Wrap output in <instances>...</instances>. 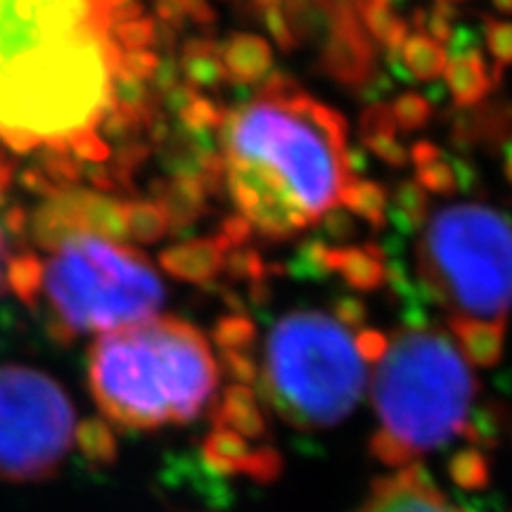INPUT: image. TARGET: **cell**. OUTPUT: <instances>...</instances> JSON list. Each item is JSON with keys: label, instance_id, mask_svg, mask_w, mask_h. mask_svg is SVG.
Segmentation results:
<instances>
[{"label": "cell", "instance_id": "obj_1", "mask_svg": "<svg viewBox=\"0 0 512 512\" xmlns=\"http://www.w3.org/2000/svg\"><path fill=\"white\" fill-rule=\"evenodd\" d=\"M110 31L105 0H0V136L95 131L124 55Z\"/></svg>", "mask_w": 512, "mask_h": 512}, {"label": "cell", "instance_id": "obj_2", "mask_svg": "<svg viewBox=\"0 0 512 512\" xmlns=\"http://www.w3.org/2000/svg\"><path fill=\"white\" fill-rule=\"evenodd\" d=\"M347 119L304 91L259 98L226 112L221 147L226 188L266 240L283 242L339 204L354 178Z\"/></svg>", "mask_w": 512, "mask_h": 512}, {"label": "cell", "instance_id": "obj_3", "mask_svg": "<svg viewBox=\"0 0 512 512\" xmlns=\"http://www.w3.org/2000/svg\"><path fill=\"white\" fill-rule=\"evenodd\" d=\"M373 456L392 470L477 434L479 382L444 330L418 323L389 337L373 370Z\"/></svg>", "mask_w": 512, "mask_h": 512}, {"label": "cell", "instance_id": "obj_4", "mask_svg": "<svg viewBox=\"0 0 512 512\" xmlns=\"http://www.w3.org/2000/svg\"><path fill=\"white\" fill-rule=\"evenodd\" d=\"M88 387L107 422L152 432L188 425L214 399L219 363L207 335L174 316L105 332L88 349Z\"/></svg>", "mask_w": 512, "mask_h": 512}, {"label": "cell", "instance_id": "obj_5", "mask_svg": "<svg viewBox=\"0 0 512 512\" xmlns=\"http://www.w3.org/2000/svg\"><path fill=\"white\" fill-rule=\"evenodd\" d=\"M358 332L318 309H294L273 325L256 387L278 418L323 432L356 411L370 366Z\"/></svg>", "mask_w": 512, "mask_h": 512}, {"label": "cell", "instance_id": "obj_6", "mask_svg": "<svg viewBox=\"0 0 512 512\" xmlns=\"http://www.w3.org/2000/svg\"><path fill=\"white\" fill-rule=\"evenodd\" d=\"M420 287L446 313L448 330L508 328L512 313V219L482 202L427 216L418 240Z\"/></svg>", "mask_w": 512, "mask_h": 512}, {"label": "cell", "instance_id": "obj_7", "mask_svg": "<svg viewBox=\"0 0 512 512\" xmlns=\"http://www.w3.org/2000/svg\"><path fill=\"white\" fill-rule=\"evenodd\" d=\"M48 332L72 344L83 332H112L155 318L164 283L152 261L121 242L79 235L57 249L46 268Z\"/></svg>", "mask_w": 512, "mask_h": 512}, {"label": "cell", "instance_id": "obj_8", "mask_svg": "<svg viewBox=\"0 0 512 512\" xmlns=\"http://www.w3.org/2000/svg\"><path fill=\"white\" fill-rule=\"evenodd\" d=\"M72 399L53 377L27 366L0 368V482L53 477L76 437Z\"/></svg>", "mask_w": 512, "mask_h": 512}, {"label": "cell", "instance_id": "obj_9", "mask_svg": "<svg viewBox=\"0 0 512 512\" xmlns=\"http://www.w3.org/2000/svg\"><path fill=\"white\" fill-rule=\"evenodd\" d=\"M328 17V34L323 38V72L358 91L377 83V53L373 38L368 36L358 17L356 0H313Z\"/></svg>", "mask_w": 512, "mask_h": 512}, {"label": "cell", "instance_id": "obj_10", "mask_svg": "<svg viewBox=\"0 0 512 512\" xmlns=\"http://www.w3.org/2000/svg\"><path fill=\"white\" fill-rule=\"evenodd\" d=\"M356 512H463L422 467H406L377 479Z\"/></svg>", "mask_w": 512, "mask_h": 512}, {"label": "cell", "instance_id": "obj_11", "mask_svg": "<svg viewBox=\"0 0 512 512\" xmlns=\"http://www.w3.org/2000/svg\"><path fill=\"white\" fill-rule=\"evenodd\" d=\"M444 81L448 91H451L453 102L458 107L470 110V107L482 105L491 91L503 81V67L501 64L489 67L475 46L453 50V55L448 57Z\"/></svg>", "mask_w": 512, "mask_h": 512}, {"label": "cell", "instance_id": "obj_12", "mask_svg": "<svg viewBox=\"0 0 512 512\" xmlns=\"http://www.w3.org/2000/svg\"><path fill=\"white\" fill-rule=\"evenodd\" d=\"M64 192H67V202L79 235H98V238L126 245L128 226L124 202L102 195V192L79 188V185Z\"/></svg>", "mask_w": 512, "mask_h": 512}, {"label": "cell", "instance_id": "obj_13", "mask_svg": "<svg viewBox=\"0 0 512 512\" xmlns=\"http://www.w3.org/2000/svg\"><path fill=\"white\" fill-rule=\"evenodd\" d=\"M223 261H226V252L214 238H192L159 254V264L166 273L183 283L200 287L216 285V278L223 271Z\"/></svg>", "mask_w": 512, "mask_h": 512}, {"label": "cell", "instance_id": "obj_14", "mask_svg": "<svg viewBox=\"0 0 512 512\" xmlns=\"http://www.w3.org/2000/svg\"><path fill=\"white\" fill-rule=\"evenodd\" d=\"M152 197L169 219L171 235H183L209 211V192L192 178H155Z\"/></svg>", "mask_w": 512, "mask_h": 512}, {"label": "cell", "instance_id": "obj_15", "mask_svg": "<svg viewBox=\"0 0 512 512\" xmlns=\"http://www.w3.org/2000/svg\"><path fill=\"white\" fill-rule=\"evenodd\" d=\"M221 60L228 81L240 86H256L273 72L271 43L247 31H235L221 43Z\"/></svg>", "mask_w": 512, "mask_h": 512}, {"label": "cell", "instance_id": "obj_16", "mask_svg": "<svg viewBox=\"0 0 512 512\" xmlns=\"http://www.w3.org/2000/svg\"><path fill=\"white\" fill-rule=\"evenodd\" d=\"M332 273L342 275L351 290L375 292L387 283V259L384 249L375 242L356 247H332L330 249Z\"/></svg>", "mask_w": 512, "mask_h": 512}, {"label": "cell", "instance_id": "obj_17", "mask_svg": "<svg viewBox=\"0 0 512 512\" xmlns=\"http://www.w3.org/2000/svg\"><path fill=\"white\" fill-rule=\"evenodd\" d=\"M181 76L197 91H216L228 83L226 67L221 60V43L209 36H190L181 46Z\"/></svg>", "mask_w": 512, "mask_h": 512}, {"label": "cell", "instance_id": "obj_18", "mask_svg": "<svg viewBox=\"0 0 512 512\" xmlns=\"http://www.w3.org/2000/svg\"><path fill=\"white\" fill-rule=\"evenodd\" d=\"M446 64V46H441L432 36H427L425 31H415L401 46L399 72L408 74V79L425 83L444 79Z\"/></svg>", "mask_w": 512, "mask_h": 512}, {"label": "cell", "instance_id": "obj_19", "mask_svg": "<svg viewBox=\"0 0 512 512\" xmlns=\"http://www.w3.org/2000/svg\"><path fill=\"white\" fill-rule=\"evenodd\" d=\"M356 10L368 36L375 43H380L389 60H396L401 53V46L411 36L408 34L411 27H408L406 19H401L389 5L380 3V0H356Z\"/></svg>", "mask_w": 512, "mask_h": 512}, {"label": "cell", "instance_id": "obj_20", "mask_svg": "<svg viewBox=\"0 0 512 512\" xmlns=\"http://www.w3.org/2000/svg\"><path fill=\"white\" fill-rule=\"evenodd\" d=\"M339 204L349 211L351 216H358L366 221L373 230H382L387 226V211H389V192L380 183L366 181V178H351L344 185Z\"/></svg>", "mask_w": 512, "mask_h": 512}, {"label": "cell", "instance_id": "obj_21", "mask_svg": "<svg viewBox=\"0 0 512 512\" xmlns=\"http://www.w3.org/2000/svg\"><path fill=\"white\" fill-rule=\"evenodd\" d=\"M430 216V195L420 188L418 181H401L389 195L387 221H392L401 233H415L425 226Z\"/></svg>", "mask_w": 512, "mask_h": 512}, {"label": "cell", "instance_id": "obj_22", "mask_svg": "<svg viewBox=\"0 0 512 512\" xmlns=\"http://www.w3.org/2000/svg\"><path fill=\"white\" fill-rule=\"evenodd\" d=\"M128 238L136 240L138 245H155L171 233L169 219L164 209L155 200H133L124 202Z\"/></svg>", "mask_w": 512, "mask_h": 512}, {"label": "cell", "instance_id": "obj_23", "mask_svg": "<svg viewBox=\"0 0 512 512\" xmlns=\"http://www.w3.org/2000/svg\"><path fill=\"white\" fill-rule=\"evenodd\" d=\"M43 275H46V268H43V261L34 252H22L8 259L10 290L31 311H36L38 294H41L43 287Z\"/></svg>", "mask_w": 512, "mask_h": 512}, {"label": "cell", "instance_id": "obj_24", "mask_svg": "<svg viewBox=\"0 0 512 512\" xmlns=\"http://www.w3.org/2000/svg\"><path fill=\"white\" fill-rule=\"evenodd\" d=\"M76 446H79L81 456L91 460L93 465H112L119 456L117 434L110 422L100 418L83 420L76 427Z\"/></svg>", "mask_w": 512, "mask_h": 512}, {"label": "cell", "instance_id": "obj_25", "mask_svg": "<svg viewBox=\"0 0 512 512\" xmlns=\"http://www.w3.org/2000/svg\"><path fill=\"white\" fill-rule=\"evenodd\" d=\"M223 271L228 273L230 280L249 283V287H254V285H268V278H271V275L285 273V268L280 264H266L259 249L247 245V247H238L226 252Z\"/></svg>", "mask_w": 512, "mask_h": 512}, {"label": "cell", "instance_id": "obj_26", "mask_svg": "<svg viewBox=\"0 0 512 512\" xmlns=\"http://www.w3.org/2000/svg\"><path fill=\"white\" fill-rule=\"evenodd\" d=\"M36 166L60 190L74 188L83 178V166L67 143H43V150L36 155Z\"/></svg>", "mask_w": 512, "mask_h": 512}, {"label": "cell", "instance_id": "obj_27", "mask_svg": "<svg viewBox=\"0 0 512 512\" xmlns=\"http://www.w3.org/2000/svg\"><path fill=\"white\" fill-rule=\"evenodd\" d=\"M330 245L323 238L304 240L294 249L292 259L285 264V273L297 280H323L332 273L330 268Z\"/></svg>", "mask_w": 512, "mask_h": 512}, {"label": "cell", "instance_id": "obj_28", "mask_svg": "<svg viewBox=\"0 0 512 512\" xmlns=\"http://www.w3.org/2000/svg\"><path fill=\"white\" fill-rule=\"evenodd\" d=\"M216 347L221 351H242V354H252L256 344V328L245 313H230V316L219 318L214 325Z\"/></svg>", "mask_w": 512, "mask_h": 512}, {"label": "cell", "instance_id": "obj_29", "mask_svg": "<svg viewBox=\"0 0 512 512\" xmlns=\"http://www.w3.org/2000/svg\"><path fill=\"white\" fill-rule=\"evenodd\" d=\"M392 112H394V119H396V126H399V131L415 133L430 124L434 107H432V102L425 98V95H420L415 91H406L392 102Z\"/></svg>", "mask_w": 512, "mask_h": 512}, {"label": "cell", "instance_id": "obj_30", "mask_svg": "<svg viewBox=\"0 0 512 512\" xmlns=\"http://www.w3.org/2000/svg\"><path fill=\"white\" fill-rule=\"evenodd\" d=\"M415 181H418V185L427 192V195L448 197L460 190L456 164H453V157L448 155L437 159V162L415 169Z\"/></svg>", "mask_w": 512, "mask_h": 512}, {"label": "cell", "instance_id": "obj_31", "mask_svg": "<svg viewBox=\"0 0 512 512\" xmlns=\"http://www.w3.org/2000/svg\"><path fill=\"white\" fill-rule=\"evenodd\" d=\"M226 112H228L226 107L216 105L214 100L197 95V98L192 100L181 114H178V121H181L188 131H195V133H216V131L221 133L223 121H226Z\"/></svg>", "mask_w": 512, "mask_h": 512}, {"label": "cell", "instance_id": "obj_32", "mask_svg": "<svg viewBox=\"0 0 512 512\" xmlns=\"http://www.w3.org/2000/svg\"><path fill=\"white\" fill-rule=\"evenodd\" d=\"M98 128L102 131V136L114 140L117 145L131 143V140H138L140 133L145 131L143 119L138 114L124 110V107L110 105L107 112L102 114Z\"/></svg>", "mask_w": 512, "mask_h": 512}, {"label": "cell", "instance_id": "obj_33", "mask_svg": "<svg viewBox=\"0 0 512 512\" xmlns=\"http://www.w3.org/2000/svg\"><path fill=\"white\" fill-rule=\"evenodd\" d=\"M110 34L124 53H128V50H145L147 46H155L157 19L140 17L133 19V22L112 24Z\"/></svg>", "mask_w": 512, "mask_h": 512}, {"label": "cell", "instance_id": "obj_34", "mask_svg": "<svg viewBox=\"0 0 512 512\" xmlns=\"http://www.w3.org/2000/svg\"><path fill=\"white\" fill-rule=\"evenodd\" d=\"M484 41L491 57L501 67H512V22L496 17H484Z\"/></svg>", "mask_w": 512, "mask_h": 512}, {"label": "cell", "instance_id": "obj_35", "mask_svg": "<svg viewBox=\"0 0 512 512\" xmlns=\"http://www.w3.org/2000/svg\"><path fill=\"white\" fill-rule=\"evenodd\" d=\"M261 24H264L266 34L273 38L275 43H278L280 50H285V53H290V50L299 48V36L297 31H294L290 17L285 15L283 5H273V8H266L264 12L259 15Z\"/></svg>", "mask_w": 512, "mask_h": 512}, {"label": "cell", "instance_id": "obj_36", "mask_svg": "<svg viewBox=\"0 0 512 512\" xmlns=\"http://www.w3.org/2000/svg\"><path fill=\"white\" fill-rule=\"evenodd\" d=\"M366 150L373 152L375 157H380L384 164L394 166V169H403L411 157H408V150L403 147V143L396 138V133H380V136H366L361 138Z\"/></svg>", "mask_w": 512, "mask_h": 512}, {"label": "cell", "instance_id": "obj_37", "mask_svg": "<svg viewBox=\"0 0 512 512\" xmlns=\"http://www.w3.org/2000/svg\"><path fill=\"white\" fill-rule=\"evenodd\" d=\"M361 138L366 136H380V133H399V126H396L392 102H370V105L361 114Z\"/></svg>", "mask_w": 512, "mask_h": 512}, {"label": "cell", "instance_id": "obj_38", "mask_svg": "<svg viewBox=\"0 0 512 512\" xmlns=\"http://www.w3.org/2000/svg\"><path fill=\"white\" fill-rule=\"evenodd\" d=\"M254 235V226L249 223L242 214H230L221 221L219 233L214 235V240L219 242L223 252H230V249L247 247L249 240Z\"/></svg>", "mask_w": 512, "mask_h": 512}, {"label": "cell", "instance_id": "obj_39", "mask_svg": "<svg viewBox=\"0 0 512 512\" xmlns=\"http://www.w3.org/2000/svg\"><path fill=\"white\" fill-rule=\"evenodd\" d=\"M69 150H72V155L76 159H86V162L91 164L105 162V159L110 157V147L105 145V140H102L95 131H86L74 136L69 140Z\"/></svg>", "mask_w": 512, "mask_h": 512}, {"label": "cell", "instance_id": "obj_40", "mask_svg": "<svg viewBox=\"0 0 512 512\" xmlns=\"http://www.w3.org/2000/svg\"><path fill=\"white\" fill-rule=\"evenodd\" d=\"M159 67V55L152 53V50H128V53L121 55V69L126 74L136 76V79L145 81L152 79Z\"/></svg>", "mask_w": 512, "mask_h": 512}, {"label": "cell", "instance_id": "obj_41", "mask_svg": "<svg viewBox=\"0 0 512 512\" xmlns=\"http://www.w3.org/2000/svg\"><path fill=\"white\" fill-rule=\"evenodd\" d=\"M320 221H323L325 238H330V240H335V242H344V240L354 238V235H356L354 216H351L344 207L342 209H339V207L330 209L328 214H325Z\"/></svg>", "mask_w": 512, "mask_h": 512}, {"label": "cell", "instance_id": "obj_42", "mask_svg": "<svg viewBox=\"0 0 512 512\" xmlns=\"http://www.w3.org/2000/svg\"><path fill=\"white\" fill-rule=\"evenodd\" d=\"M178 76H181V64H178V60L171 53H166L164 57H159V67L155 76H152V93L157 95L159 100L164 98L166 93L171 91V88H176L178 83Z\"/></svg>", "mask_w": 512, "mask_h": 512}, {"label": "cell", "instance_id": "obj_43", "mask_svg": "<svg viewBox=\"0 0 512 512\" xmlns=\"http://www.w3.org/2000/svg\"><path fill=\"white\" fill-rule=\"evenodd\" d=\"M5 228L8 240L17 242V245H27V233H29V214L22 204H10L3 211V219H0Z\"/></svg>", "mask_w": 512, "mask_h": 512}, {"label": "cell", "instance_id": "obj_44", "mask_svg": "<svg viewBox=\"0 0 512 512\" xmlns=\"http://www.w3.org/2000/svg\"><path fill=\"white\" fill-rule=\"evenodd\" d=\"M335 316L342 320L344 325L354 330H363L368 325V309L366 304L361 302L358 297H342L335 302Z\"/></svg>", "mask_w": 512, "mask_h": 512}, {"label": "cell", "instance_id": "obj_45", "mask_svg": "<svg viewBox=\"0 0 512 512\" xmlns=\"http://www.w3.org/2000/svg\"><path fill=\"white\" fill-rule=\"evenodd\" d=\"M155 15H157V22L166 24V27H171L174 31L185 29V24H188L190 19L188 10H185L181 0H157Z\"/></svg>", "mask_w": 512, "mask_h": 512}, {"label": "cell", "instance_id": "obj_46", "mask_svg": "<svg viewBox=\"0 0 512 512\" xmlns=\"http://www.w3.org/2000/svg\"><path fill=\"white\" fill-rule=\"evenodd\" d=\"M19 185H22V188L27 192H34V195L46 197V200H48V197H53L57 190H60L46 174H43L41 169H38L36 164L27 166V169L19 174Z\"/></svg>", "mask_w": 512, "mask_h": 512}, {"label": "cell", "instance_id": "obj_47", "mask_svg": "<svg viewBox=\"0 0 512 512\" xmlns=\"http://www.w3.org/2000/svg\"><path fill=\"white\" fill-rule=\"evenodd\" d=\"M83 178H88V183H91L95 190H102V192H119L117 181H114L112 169H110V166L102 164V162L83 166Z\"/></svg>", "mask_w": 512, "mask_h": 512}, {"label": "cell", "instance_id": "obj_48", "mask_svg": "<svg viewBox=\"0 0 512 512\" xmlns=\"http://www.w3.org/2000/svg\"><path fill=\"white\" fill-rule=\"evenodd\" d=\"M181 3L185 5L188 17L197 24V27L209 29V27H214L216 19H219L216 10L209 5V0H181Z\"/></svg>", "mask_w": 512, "mask_h": 512}, {"label": "cell", "instance_id": "obj_49", "mask_svg": "<svg viewBox=\"0 0 512 512\" xmlns=\"http://www.w3.org/2000/svg\"><path fill=\"white\" fill-rule=\"evenodd\" d=\"M444 155L446 152L441 150V147L434 145L432 140H418V143H413L411 150H408V157H411L415 169L437 162V159H441Z\"/></svg>", "mask_w": 512, "mask_h": 512}, {"label": "cell", "instance_id": "obj_50", "mask_svg": "<svg viewBox=\"0 0 512 512\" xmlns=\"http://www.w3.org/2000/svg\"><path fill=\"white\" fill-rule=\"evenodd\" d=\"M143 5L138 3V0H131V3L121 5V8H114L110 10V19L112 24H124V22H133V19H140L143 17Z\"/></svg>", "mask_w": 512, "mask_h": 512}, {"label": "cell", "instance_id": "obj_51", "mask_svg": "<svg viewBox=\"0 0 512 512\" xmlns=\"http://www.w3.org/2000/svg\"><path fill=\"white\" fill-rule=\"evenodd\" d=\"M12 174H15V166L8 157L0 152V207H3L5 200H8V190L12 185Z\"/></svg>", "mask_w": 512, "mask_h": 512}, {"label": "cell", "instance_id": "obj_52", "mask_svg": "<svg viewBox=\"0 0 512 512\" xmlns=\"http://www.w3.org/2000/svg\"><path fill=\"white\" fill-rule=\"evenodd\" d=\"M503 176L512 185V136L503 143Z\"/></svg>", "mask_w": 512, "mask_h": 512}, {"label": "cell", "instance_id": "obj_53", "mask_svg": "<svg viewBox=\"0 0 512 512\" xmlns=\"http://www.w3.org/2000/svg\"><path fill=\"white\" fill-rule=\"evenodd\" d=\"M10 292L8 285V259H0V297Z\"/></svg>", "mask_w": 512, "mask_h": 512}, {"label": "cell", "instance_id": "obj_54", "mask_svg": "<svg viewBox=\"0 0 512 512\" xmlns=\"http://www.w3.org/2000/svg\"><path fill=\"white\" fill-rule=\"evenodd\" d=\"M0 259H10V240L5 235L3 223H0Z\"/></svg>", "mask_w": 512, "mask_h": 512}, {"label": "cell", "instance_id": "obj_55", "mask_svg": "<svg viewBox=\"0 0 512 512\" xmlns=\"http://www.w3.org/2000/svg\"><path fill=\"white\" fill-rule=\"evenodd\" d=\"M494 3V8L498 12H503V15H512V0H491Z\"/></svg>", "mask_w": 512, "mask_h": 512}, {"label": "cell", "instance_id": "obj_56", "mask_svg": "<svg viewBox=\"0 0 512 512\" xmlns=\"http://www.w3.org/2000/svg\"><path fill=\"white\" fill-rule=\"evenodd\" d=\"M105 3H107V8L114 10V8H121V5L131 3V0H105Z\"/></svg>", "mask_w": 512, "mask_h": 512}, {"label": "cell", "instance_id": "obj_57", "mask_svg": "<svg viewBox=\"0 0 512 512\" xmlns=\"http://www.w3.org/2000/svg\"><path fill=\"white\" fill-rule=\"evenodd\" d=\"M380 3H384V5H389V8H392V5H396V3H401V0H380Z\"/></svg>", "mask_w": 512, "mask_h": 512}]
</instances>
